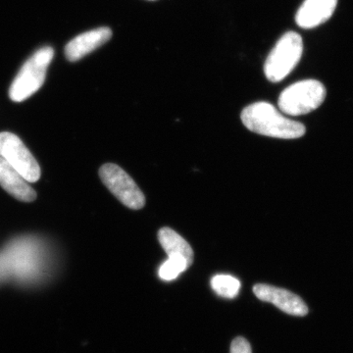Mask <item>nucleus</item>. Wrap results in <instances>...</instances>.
Returning <instances> with one entry per match:
<instances>
[{
    "instance_id": "1",
    "label": "nucleus",
    "mask_w": 353,
    "mask_h": 353,
    "mask_svg": "<svg viewBox=\"0 0 353 353\" xmlns=\"http://www.w3.org/2000/svg\"><path fill=\"white\" fill-rule=\"evenodd\" d=\"M241 118L250 131L271 138L299 139L306 132L303 124L285 117L269 102H256L248 106Z\"/></svg>"
},
{
    "instance_id": "2",
    "label": "nucleus",
    "mask_w": 353,
    "mask_h": 353,
    "mask_svg": "<svg viewBox=\"0 0 353 353\" xmlns=\"http://www.w3.org/2000/svg\"><path fill=\"white\" fill-rule=\"evenodd\" d=\"M54 57L50 46L41 48L23 65L9 90L11 101H24L43 87L46 72Z\"/></svg>"
},
{
    "instance_id": "3",
    "label": "nucleus",
    "mask_w": 353,
    "mask_h": 353,
    "mask_svg": "<svg viewBox=\"0 0 353 353\" xmlns=\"http://www.w3.org/2000/svg\"><path fill=\"white\" fill-rule=\"evenodd\" d=\"M326 95V88L321 82L303 80L285 88L279 97L278 105L287 115H305L319 108Z\"/></svg>"
},
{
    "instance_id": "4",
    "label": "nucleus",
    "mask_w": 353,
    "mask_h": 353,
    "mask_svg": "<svg viewBox=\"0 0 353 353\" xmlns=\"http://www.w3.org/2000/svg\"><path fill=\"white\" fill-rule=\"evenodd\" d=\"M303 41L296 32H285L272 50L264 65L266 78L273 83L281 82L296 68L303 57Z\"/></svg>"
},
{
    "instance_id": "5",
    "label": "nucleus",
    "mask_w": 353,
    "mask_h": 353,
    "mask_svg": "<svg viewBox=\"0 0 353 353\" xmlns=\"http://www.w3.org/2000/svg\"><path fill=\"white\" fill-rule=\"evenodd\" d=\"M0 157L13 167L27 182L41 178V167L27 146L12 132H0Z\"/></svg>"
},
{
    "instance_id": "6",
    "label": "nucleus",
    "mask_w": 353,
    "mask_h": 353,
    "mask_svg": "<svg viewBox=\"0 0 353 353\" xmlns=\"http://www.w3.org/2000/svg\"><path fill=\"white\" fill-rule=\"evenodd\" d=\"M99 176L105 187L127 208L139 210L145 206L143 192L118 165L104 164L99 169Z\"/></svg>"
},
{
    "instance_id": "7",
    "label": "nucleus",
    "mask_w": 353,
    "mask_h": 353,
    "mask_svg": "<svg viewBox=\"0 0 353 353\" xmlns=\"http://www.w3.org/2000/svg\"><path fill=\"white\" fill-rule=\"evenodd\" d=\"M253 292L260 301L274 304L287 314L299 316V317H303L308 314L306 303L301 297L289 290L273 287V285L259 284L253 287Z\"/></svg>"
},
{
    "instance_id": "8",
    "label": "nucleus",
    "mask_w": 353,
    "mask_h": 353,
    "mask_svg": "<svg viewBox=\"0 0 353 353\" xmlns=\"http://www.w3.org/2000/svg\"><path fill=\"white\" fill-rule=\"evenodd\" d=\"M112 38L110 28L101 27L79 34L65 48V55L70 62H76L108 43Z\"/></svg>"
},
{
    "instance_id": "9",
    "label": "nucleus",
    "mask_w": 353,
    "mask_h": 353,
    "mask_svg": "<svg viewBox=\"0 0 353 353\" xmlns=\"http://www.w3.org/2000/svg\"><path fill=\"white\" fill-rule=\"evenodd\" d=\"M338 6V0H304L296 15V22L301 29L319 27L331 19Z\"/></svg>"
},
{
    "instance_id": "10",
    "label": "nucleus",
    "mask_w": 353,
    "mask_h": 353,
    "mask_svg": "<svg viewBox=\"0 0 353 353\" xmlns=\"http://www.w3.org/2000/svg\"><path fill=\"white\" fill-rule=\"evenodd\" d=\"M0 185L18 201L32 202L37 199V192L28 185L27 181L1 157Z\"/></svg>"
},
{
    "instance_id": "11",
    "label": "nucleus",
    "mask_w": 353,
    "mask_h": 353,
    "mask_svg": "<svg viewBox=\"0 0 353 353\" xmlns=\"http://www.w3.org/2000/svg\"><path fill=\"white\" fill-rule=\"evenodd\" d=\"M158 240L168 257H183L190 265L192 264L194 261L192 248L185 239L170 228H162L158 233Z\"/></svg>"
},
{
    "instance_id": "12",
    "label": "nucleus",
    "mask_w": 353,
    "mask_h": 353,
    "mask_svg": "<svg viewBox=\"0 0 353 353\" xmlns=\"http://www.w3.org/2000/svg\"><path fill=\"white\" fill-rule=\"evenodd\" d=\"M211 287L220 296L234 299L240 292L241 282L233 276L216 275L211 280Z\"/></svg>"
},
{
    "instance_id": "13",
    "label": "nucleus",
    "mask_w": 353,
    "mask_h": 353,
    "mask_svg": "<svg viewBox=\"0 0 353 353\" xmlns=\"http://www.w3.org/2000/svg\"><path fill=\"white\" fill-rule=\"evenodd\" d=\"M190 266L189 262L183 257H168V260L160 267L158 275L163 281H173Z\"/></svg>"
},
{
    "instance_id": "14",
    "label": "nucleus",
    "mask_w": 353,
    "mask_h": 353,
    "mask_svg": "<svg viewBox=\"0 0 353 353\" xmlns=\"http://www.w3.org/2000/svg\"><path fill=\"white\" fill-rule=\"evenodd\" d=\"M231 353H252V345L243 336L234 339L231 345Z\"/></svg>"
}]
</instances>
